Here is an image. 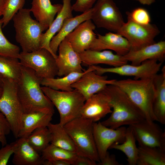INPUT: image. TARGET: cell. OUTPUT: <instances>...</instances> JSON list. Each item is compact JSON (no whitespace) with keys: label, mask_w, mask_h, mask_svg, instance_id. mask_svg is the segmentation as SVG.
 <instances>
[{"label":"cell","mask_w":165,"mask_h":165,"mask_svg":"<svg viewBox=\"0 0 165 165\" xmlns=\"http://www.w3.org/2000/svg\"><path fill=\"white\" fill-rule=\"evenodd\" d=\"M130 126L139 146L165 150V132L154 122L145 119Z\"/></svg>","instance_id":"obj_12"},{"label":"cell","mask_w":165,"mask_h":165,"mask_svg":"<svg viewBox=\"0 0 165 165\" xmlns=\"http://www.w3.org/2000/svg\"><path fill=\"white\" fill-rule=\"evenodd\" d=\"M97 0H76L72 5L73 10L83 13L91 9Z\"/></svg>","instance_id":"obj_38"},{"label":"cell","mask_w":165,"mask_h":165,"mask_svg":"<svg viewBox=\"0 0 165 165\" xmlns=\"http://www.w3.org/2000/svg\"><path fill=\"white\" fill-rule=\"evenodd\" d=\"M21 66L18 58L0 55V74L3 78L17 82L21 74Z\"/></svg>","instance_id":"obj_31"},{"label":"cell","mask_w":165,"mask_h":165,"mask_svg":"<svg viewBox=\"0 0 165 165\" xmlns=\"http://www.w3.org/2000/svg\"><path fill=\"white\" fill-rule=\"evenodd\" d=\"M94 71L92 66H89L86 72L71 86L80 92L86 100L111 84L114 80H108L107 76L99 75Z\"/></svg>","instance_id":"obj_15"},{"label":"cell","mask_w":165,"mask_h":165,"mask_svg":"<svg viewBox=\"0 0 165 165\" xmlns=\"http://www.w3.org/2000/svg\"><path fill=\"white\" fill-rule=\"evenodd\" d=\"M101 91L108 97L113 109L110 117L101 122L104 125L116 129L123 126L131 125L145 119L142 112L118 86L108 85Z\"/></svg>","instance_id":"obj_2"},{"label":"cell","mask_w":165,"mask_h":165,"mask_svg":"<svg viewBox=\"0 0 165 165\" xmlns=\"http://www.w3.org/2000/svg\"><path fill=\"white\" fill-rule=\"evenodd\" d=\"M123 57L134 65H139L149 60L163 62L165 58V41L161 40L137 50H130Z\"/></svg>","instance_id":"obj_19"},{"label":"cell","mask_w":165,"mask_h":165,"mask_svg":"<svg viewBox=\"0 0 165 165\" xmlns=\"http://www.w3.org/2000/svg\"><path fill=\"white\" fill-rule=\"evenodd\" d=\"M58 50L59 54L56 59L58 76L61 77L72 72L84 71L79 54L73 49L65 38L59 44Z\"/></svg>","instance_id":"obj_14"},{"label":"cell","mask_w":165,"mask_h":165,"mask_svg":"<svg viewBox=\"0 0 165 165\" xmlns=\"http://www.w3.org/2000/svg\"><path fill=\"white\" fill-rule=\"evenodd\" d=\"M136 141L132 129L129 125L126 128L124 141L120 144L118 143H114L109 148L123 152L127 157L128 165H136L138 158V147L136 146Z\"/></svg>","instance_id":"obj_27"},{"label":"cell","mask_w":165,"mask_h":165,"mask_svg":"<svg viewBox=\"0 0 165 165\" xmlns=\"http://www.w3.org/2000/svg\"><path fill=\"white\" fill-rule=\"evenodd\" d=\"M41 88L57 109L60 115L59 123L62 126L81 116L82 108L86 101L78 90H57L43 86Z\"/></svg>","instance_id":"obj_6"},{"label":"cell","mask_w":165,"mask_h":165,"mask_svg":"<svg viewBox=\"0 0 165 165\" xmlns=\"http://www.w3.org/2000/svg\"><path fill=\"white\" fill-rule=\"evenodd\" d=\"M3 22L0 19V55L18 58L20 54L19 47L10 42L3 34Z\"/></svg>","instance_id":"obj_34"},{"label":"cell","mask_w":165,"mask_h":165,"mask_svg":"<svg viewBox=\"0 0 165 165\" xmlns=\"http://www.w3.org/2000/svg\"><path fill=\"white\" fill-rule=\"evenodd\" d=\"M31 146L39 153L50 143L51 135L47 127L37 129L26 137Z\"/></svg>","instance_id":"obj_33"},{"label":"cell","mask_w":165,"mask_h":165,"mask_svg":"<svg viewBox=\"0 0 165 165\" xmlns=\"http://www.w3.org/2000/svg\"><path fill=\"white\" fill-rule=\"evenodd\" d=\"M137 1L144 5H150L154 3L155 0H134Z\"/></svg>","instance_id":"obj_44"},{"label":"cell","mask_w":165,"mask_h":165,"mask_svg":"<svg viewBox=\"0 0 165 165\" xmlns=\"http://www.w3.org/2000/svg\"><path fill=\"white\" fill-rule=\"evenodd\" d=\"M137 165H165V150L139 146Z\"/></svg>","instance_id":"obj_29"},{"label":"cell","mask_w":165,"mask_h":165,"mask_svg":"<svg viewBox=\"0 0 165 165\" xmlns=\"http://www.w3.org/2000/svg\"><path fill=\"white\" fill-rule=\"evenodd\" d=\"M7 1V0H0V17L2 16Z\"/></svg>","instance_id":"obj_43"},{"label":"cell","mask_w":165,"mask_h":165,"mask_svg":"<svg viewBox=\"0 0 165 165\" xmlns=\"http://www.w3.org/2000/svg\"><path fill=\"white\" fill-rule=\"evenodd\" d=\"M94 123L80 116L66 123L64 127L74 143L76 153L99 162L93 135Z\"/></svg>","instance_id":"obj_5"},{"label":"cell","mask_w":165,"mask_h":165,"mask_svg":"<svg viewBox=\"0 0 165 165\" xmlns=\"http://www.w3.org/2000/svg\"><path fill=\"white\" fill-rule=\"evenodd\" d=\"M2 87L0 111L8 122L14 137L18 138L24 112L17 95V82L3 78Z\"/></svg>","instance_id":"obj_7"},{"label":"cell","mask_w":165,"mask_h":165,"mask_svg":"<svg viewBox=\"0 0 165 165\" xmlns=\"http://www.w3.org/2000/svg\"><path fill=\"white\" fill-rule=\"evenodd\" d=\"M163 62L155 60H149L140 64L134 65L127 64L112 68H103L94 65L91 66L96 73L102 75L106 73H112L121 75L132 76L134 79H138L153 78L160 71Z\"/></svg>","instance_id":"obj_11"},{"label":"cell","mask_w":165,"mask_h":165,"mask_svg":"<svg viewBox=\"0 0 165 165\" xmlns=\"http://www.w3.org/2000/svg\"><path fill=\"white\" fill-rule=\"evenodd\" d=\"M18 59L22 66L32 69L42 79L54 78L57 75L56 58L46 49L40 48L30 52L22 51Z\"/></svg>","instance_id":"obj_8"},{"label":"cell","mask_w":165,"mask_h":165,"mask_svg":"<svg viewBox=\"0 0 165 165\" xmlns=\"http://www.w3.org/2000/svg\"><path fill=\"white\" fill-rule=\"evenodd\" d=\"M2 92V87L0 86V97L1 96Z\"/></svg>","instance_id":"obj_47"},{"label":"cell","mask_w":165,"mask_h":165,"mask_svg":"<svg viewBox=\"0 0 165 165\" xmlns=\"http://www.w3.org/2000/svg\"><path fill=\"white\" fill-rule=\"evenodd\" d=\"M86 71L82 72H72L61 78L42 79L41 85L56 90L72 91L74 89L71 87V85L77 81Z\"/></svg>","instance_id":"obj_30"},{"label":"cell","mask_w":165,"mask_h":165,"mask_svg":"<svg viewBox=\"0 0 165 165\" xmlns=\"http://www.w3.org/2000/svg\"><path fill=\"white\" fill-rule=\"evenodd\" d=\"M53 114L42 112L24 113L18 138L27 137L37 129L47 127L51 122Z\"/></svg>","instance_id":"obj_23"},{"label":"cell","mask_w":165,"mask_h":165,"mask_svg":"<svg viewBox=\"0 0 165 165\" xmlns=\"http://www.w3.org/2000/svg\"><path fill=\"white\" fill-rule=\"evenodd\" d=\"M13 153L12 163L15 165H41L44 160L29 144L25 137L19 138Z\"/></svg>","instance_id":"obj_22"},{"label":"cell","mask_w":165,"mask_h":165,"mask_svg":"<svg viewBox=\"0 0 165 165\" xmlns=\"http://www.w3.org/2000/svg\"><path fill=\"white\" fill-rule=\"evenodd\" d=\"M31 4L30 10L36 20L48 28L62 7L60 4L52 5L50 0H32Z\"/></svg>","instance_id":"obj_25"},{"label":"cell","mask_w":165,"mask_h":165,"mask_svg":"<svg viewBox=\"0 0 165 165\" xmlns=\"http://www.w3.org/2000/svg\"><path fill=\"white\" fill-rule=\"evenodd\" d=\"M92 8L75 17L66 19L57 34L52 38L50 44V48L53 53L57 56V52L61 42L79 24L91 18Z\"/></svg>","instance_id":"obj_26"},{"label":"cell","mask_w":165,"mask_h":165,"mask_svg":"<svg viewBox=\"0 0 165 165\" xmlns=\"http://www.w3.org/2000/svg\"><path fill=\"white\" fill-rule=\"evenodd\" d=\"M42 165H70L68 162L64 160H56L48 161L44 160Z\"/></svg>","instance_id":"obj_42"},{"label":"cell","mask_w":165,"mask_h":165,"mask_svg":"<svg viewBox=\"0 0 165 165\" xmlns=\"http://www.w3.org/2000/svg\"><path fill=\"white\" fill-rule=\"evenodd\" d=\"M11 131L10 127L6 117L0 111V137L6 140V136Z\"/></svg>","instance_id":"obj_39"},{"label":"cell","mask_w":165,"mask_h":165,"mask_svg":"<svg viewBox=\"0 0 165 165\" xmlns=\"http://www.w3.org/2000/svg\"><path fill=\"white\" fill-rule=\"evenodd\" d=\"M62 9L45 32L42 34L40 48H45L49 50L56 59L57 55H55L51 50L50 46V41L56 33L60 30L64 20L67 18L73 17L71 0H62Z\"/></svg>","instance_id":"obj_21"},{"label":"cell","mask_w":165,"mask_h":165,"mask_svg":"<svg viewBox=\"0 0 165 165\" xmlns=\"http://www.w3.org/2000/svg\"><path fill=\"white\" fill-rule=\"evenodd\" d=\"M126 14L127 18L137 23L142 24H148L150 23L151 17L150 14L145 8H137L131 12H127Z\"/></svg>","instance_id":"obj_36"},{"label":"cell","mask_w":165,"mask_h":165,"mask_svg":"<svg viewBox=\"0 0 165 165\" xmlns=\"http://www.w3.org/2000/svg\"><path fill=\"white\" fill-rule=\"evenodd\" d=\"M17 145L16 141L6 144L0 149V165H6L13 154Z\"/></svg>","instance_id":"obj_37"},{"label":"cell","mask_w":165,"mask_h":165,"mask_svg":"<svg viewBox=\"0 0 165 165\" xmlns=\"http://www.w3.org/2000/svg\"><path fill=\"white\" fill-rule=\"evenodd\" d=\"M109 98L102 91L87 99L82 108L81 116L96 122L112 112Z\"/></svg>","instance_id":"obj_17"},{"label":"cell","mask_w":165,"mask_h":165,"mask_svg":"<svg viewBox=\"0 0 165 165\" xmlns=\"http://www.w3.org/2000/svg\"><path fill=\"white\" fill-rule=\"evenodd\" d=\"M126 130V128L123 126L113 129L105 126L100 122L94 123V137L100 161L105 157L111 145L124 141Z\"/></svg>","instance_id":"obj_13"},{"label":"cell","mask_w":165,"mask_h":165,"mask_svg":"<svg viewBox=\"0 0 165 165\" xmlns=\"http://www.w3.org/2000/svg\"><path fill=\"white\" fill-rule=\"evenodd\" d=\"M97 35V37L89 49L98 51L111 50L116 54L122 56L131 50V47L127 40L118 33L109 32L104 35L99 34Z\"/></svg>","instance_id":"obj_18"},{"label":"cell","mask_w":165,"mask_h":165,"mask_svg":"<svg viewBox=\"0 0 165 165\" xmlns=\"http://www.w3.org/2000/svg\"><path fill=\"white\" fill-rule=\"evenodd\" d=\"M3 77L0 74V86L2 87L3 84Z\"/></svg>","instance_id":"obj_46"},{"label":"cell","mask_w":165,"mask_h":165,"mask_svg":"<svg viewBox=\"0 0 165 165\" xmlns=\"http://www.w3.org/2000/svg\"><path fill=\"white\" fill-rule=\"evenodd\" d=\"M42 79L32 69L21 66L17 95L24 113H54L53 105L41 88Z\"/></svg>","instance_id":"obj_1"},{"label":"cell","mask_w":165,"mask_h":165,"mask_svg":"<svg viewBox=\"0 0 165 165\" xmlns=\"http://www.w3.org/2000/svg\"><path fill=\"white\" fill-rule=\"evenodd\" d=\"M25 0H7L2 16V28L6 26L14 15L23 8Z\"/></svg>","instance_id":"obj_35"},{"label":"cell","mask_w":165,"mask_h":165,"mask_svg":"<svg viewBox=\"0 0 165 165\" xmlns=\"http://www.w3.org/2000/svg\"><path fill=\"white\" fill-rule=\"evenodd\" d=\"M97 164L99 165H120L116 160L115 156L110 154L108 151L104 159Z\"/></svg>","instance_id":"obj_40"},{"label":"cell","mask_w":165,"mask_h":165,"mask_svg":"<svg viewBox=\"0 0 165 165\" xmlns=\"http://www.w3.org/2000/svg\"><path fill=\"white\" fill-rule=\"evenodd\" d=\"M117 33L126 38L130 43L131 50H136L155 42L154 39L160 33L155 24H142L128 18Z\"/></svg>","instance_id":"obj_10"},{"label":"cell","mask_w":165,"mask_h":165,"mask_svg":"<svg viewBox=\"0 0 165 165\" xmlns=\"http://www.w3.org/2000/svg\"><path fill=\"white\" fill-rule=\"evenodd\" d=\"M42 157L45 160H62L74 165L78 155L75 152L63 149L50 144L41 152Z\"/></svg>","instance_id":"obj_32"},{"label":"cell","mask_w":165,"mask_h":165,"mask_svg":"<svg viewBox=\"0 0 165 165\" xmlns=\"http://www.w3.org/2000/svg\"><path fill=\"white\" fill-rule=\"evenodd\" d=\"M79 55L82 65L84 66L104 64L117 67L126 64L128 62L123 56L114 54L110 50L88 49L79 53Z\"/></svg>","instance_id":"obj_20"},{"label":"cell","mask_w":165,"mask_h":165,"mask_svg":"<svg viewBox=\"0 0 165 165\" xmlns=\"http://www.w3.org/2000/svg\"><path fill=\"white\" fill-rule=\"evenodd\" d=\"M31 12L30 9L23 8L12 19L16 41L23 52H30L40 48L42 34L48 28L33 19Z\"/></svg>","instance_id":"obj_4"},{"label":"cell","mask_w":165,"mask_h":165,"mask_svg":"<svg viewBox=\"0 0 165 165\" xmlns=\"http://www.w3.org/2000/svg\"><path fill=\"white\" fill-rule=\"evenodd\" d=\"M51 135L50 143L58 147L76 153L74 143L64 126L51 122L47 126Z\"/></svg>","instance_id":"obj_28"},{"label":"cell","mask_w":165,"mask_h":165,"mask_svg":"<svg viewBox=\"0 0 165 165\" xmlns=\"http://www.w3.org/2000/svg\"><path fill=\"white\" fill-rule=\"evenodd\" d=\"M96 27L91 19L87 20L78 25L65 38L73 49L80 53L89 49L97 38L94 31Z\"/></svg>","instance_id":"obj_16"},{"label":"cell","mask_w":165,"mask_h":165,"mask_svg":"<svg viewBox=\"0 0 165 165\" xmlns=\"http://www.w3.org/2000/svg\"><path fill=\"white\" fill-rule=\"evenodd\" d=\"M0 142L3 146L7 144V141L0 137Z\"/></svg>","instance_id":"obj_45"},{"label":"cell","mask_w":165,"mask_h":165,"mask_svg":"<svg viewBox=\"0 0 165 165\" xmlns=\"http://www.w3.org/2000/svg\"><path fill=\"white\" fill-rule=\"evenodd\" d=\"M96 27L117 33L125 22L113 0H98L92 8L91 18Z\"/></svg>","instance_id":"obj_9"},{"label":"cell","mask_w":165,"mask_h":165,"mask_svg":"<svg viewBox=\"0 0 165 165\" xmlns=\"http://www.w3.org/2000/svg\"><path fill=\"white\" fill-rule=\"evenodd\" d=\"M96 162L90 158L79 156L74 165H96Z\"/></svg>","instance_id":"obj_41"},{"label":"cell","mask_w":165,"mask_h":165,"mask_svg":"<svg viewBox=\"0 0 165 165\" xmlns=\"http://www.w3.org/2000/svg\"><path fill=\"white\" fill-rule=\"evenodd\" d=\"M153 78L114 79L111 84L122 89L144 114L149 122L156 121L153 110L155 88Z\"/></svg>","instance_id":"obj_3"},{"label":"cell","mask_w":165,"mask_h":165,"mask_svg":"<svg viewBox=\"0 0 165 165\" xmlns=\"http://www.w3.org/2000/svg\"><path fill=\"white\" fill-rule=\"evenodd\" d=\"M162 73L156 74L153 79L155 94L153 104V110L156 121L165 124V67Z\"/></svg>","instance_id":"obj_24"}]
</instances>
